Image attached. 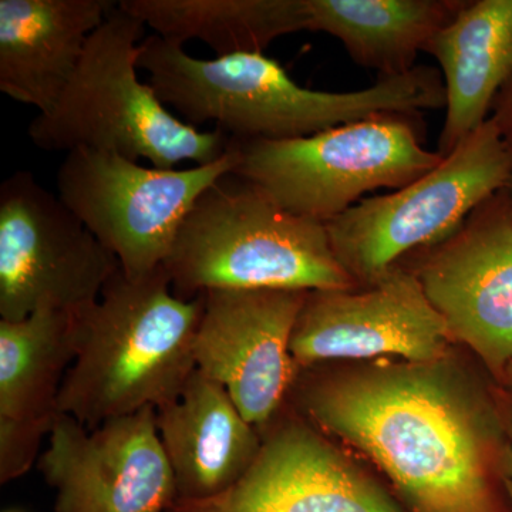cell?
I'll return each mask as SVG.
<instances>
[{"instance_id":"cell-1","label":"cell","mask_w":512,"mask_h":512,"mask_svg":"<svg viewBox=\"0 0 512 512\" xmlns=\"http://www.w3.org/2000/svg\"><path fill=\"white\" fill-rule=\"evenodd\" d=\"M299 413L362 451L416 512H495L483 407L446 362L296 376Z\"/></svg>"},{"instance_id":"cell-2","label":"cell","mask_w":512,"mask_h":512,"mask_svg":"<svg viewBox=\"0 0 512 512\" xmlns=\"http://www.w3.org/2000/svg\"><path fill=\"white\" fill-rule=\"evenodd\" d=\"M137 67L184 123H214L235 141L311 137L380 114H416L429 100L414 72L379 77L357 92H319L296 83L264 53L197 59L157 35L141 42Z\"/></svg>"},{"instance_id":"cell-3","label":"cell","mask_w":512,"mask_h":512,"mask_svg":"<svg viewBox=\"0 0 512 512\" xmlns=\"http://www.w3.org/2000/svg\"><path fill=\"white\" fill-rule=\"evenodd\" d=\"M204 305V293L178 298L164 266L136 279L119 269L99 301L77 312L79 349L60 389L59 413L93 430L177 400L197 369Z\"/></svg>"},{"instance_id":"cell-4","label":"cell","mask_w":512,"mask_h":512,"mask_svg":"<svg viewBox=\"0 0 512 512\" xmlns=\"http://www.w3.org/2000/svg\"><path fill=\"white\" fill-rule=\"evenodd\" d=\"M178 298L214 289L343 291L357 288L326 225L298 217L232 173L184 218L164 264Z\"/></svg>"},{"instance_id":"cell-5","label":"cell","mask_w":512,"mask_h":512,"mask_svg":"<svg viewBox=\"0 0 512 512\" xmlns=\"http://www.w3.org/2000/svg\"><path fill=\"white\" fill-rule=\"evenodd\" d=\"M146 25L116 3L89 37L82 60L56 106L37 114L28 134L46 151L94 150L147 160L173 170L184 161L207 165L231 138L184 123L137 76Z\"/></svg>"},{"instance_id":"cell-6","label":"cell","mask_w":512,"mask_h":512,"mask_svg":"<svg viewBox=\"0 0 512 512\" xmlns=\"http://www.w3.org/2000/svg\"><path fill=\"white\" fill-rule=\"evenodd\" d=\"M416 117L380 114L292 140H231L232 174L282 210L328 224L367 192L399 190L441 163L421 143Z\"/></svg>"},{"instance_id":"cell-7","label":"cell","mask_w":512,"mask_h":512,"mask_svg":"<svg viewBox=\"0 0 512 512\" xmlns=\"http://www.w3.org/2000/svg\"><path fill=\"white\" fill-rule=\"evenodd\" d=\"M511 177V151L488 119L423 177L365 198L325 224L330 245L345 271L366 288L404 256L453 235Z\"/></svg>"},{"instance_id":"cell-8","label":"cell","mask_w":512,"mask_h":512,"mask_svg":"<svg viewBox=\"0 0 512 512\" xmlns=\"http://www.w3.org/2000/svg\"><path fill=\"white\" fill-rule=\"evenodd\" d=\"M235 165L231 141L220 160L183 170L80 148L60 164L57 195L116 256L124 275L143 278L164 266L195 201Z\"/></svg>"},{"instance_id":"cell-9","label":"cell","mask_w":512,"mask_h":512,"mask_svg":"<svg viewBox=\"0 0 512 512\" xmlns=\"http://www.w3.org/2000/svg\"><path fill=\"white\" fill-rule=\"evenodd\" d=\"M120 265L76 215L29 171L0 185V319L99 301Z\"/></svg>"},{"instance_id":"cell-10","label":"cell","mask_w":512,"mask_h":512,"mask_svg":"<svg viewBox=\"0 0 512 512\" xmlns=\"http://www.w3.org/2000/svg\"><path fill=\"white\" fill-rule=\"evenodd\" d=\"M37 468L56 491L55 512H168L177 503L153 407L93 430L59 413Z\"/></svg>"},{"instance_id":"cell-11","label":"cell","mask_w":512,"mask_h":512,"mask_svg":"<svg viewBox=\"0 0 512 512\" xmlns=\"http://www.w3.org/2000/svg\"><path fill=\"white\" fill-rule=\"evenodd\" d=\"M409 269L446 322L451 340L490 369L512 362V207L504 188L478 205Z\"/></svg>"},{"instance_id":"cell-12","label":"cell","mask_w":512,"mask_h":512,"mask_svg":"<svg viewBox=\"0 0 512 512\" xmlns=\"http://www.w3.org/2000/svg\"><path fill=\"white\" fill-rule=\"evenodd\" d=\"M450 340L419 279L397 265L363 289L308 292L293 328L291 353L299 370L377 356L431 363L446 357Z\"/></svg>"},{"instance_id":"cell-13","label":"cell","mask_w":512,"mask_h":512,"mask_svg":"<svg viewBox=\"0 0 512 512\" xmlns=\"http://www.w3.org/2000/svg\"><path fill=\"white\" fill-rule=\"evenodd\" d=\"M204 295L195 336L197 369L221 383L242 416L264 429L299 373L291 338L308 292L214 289Z\"/></svg>"},{"instance_id":"cell-14","label":"cell","mask_w":512,"mask_h":512,"mask_svg":"<svg viewBox=\"0 0 512 512\" xmlns=\"http://www.w3.org/2000/svg\"><path fill=\"white\" fill-rule=\"evenodd\" d=\"M276 417L261 429V450L237 483L168 512H402L322 431L302 417Z\"/></svg>"},{"instance_id":"cell-15","label":"cell","mask_w":512,"mask_h":512,"mask_svg":"<svg viewBox=\"0 0 512 512\" xmlns=\"http://www.w3.org/2000/svg\"><path fill=\"white\" fill-rule=\"evenodd\" d=\"M158 436L173 470L177 501L224 493L247 473L262 446L221 383L195 369L183 393L156 410Z\"/></svg>"},{"instance_id":"cell-16","label":"cell","mask_w":512,"mask_h":512,"mask_svg":"<svg viewBox=\"0 0 512 512\" xmlns=\"http://www.w3.org/2000/svg\"><path fill=\"white\" fill-rule=\"evenodd\" d=\"M116 3L0 0V92L39 114L52 110Z\"/></svg>"},{"instance_id":"cell-17","label":"cell","mask_w":512,"mask_h":512,"mask_svg":"<svg viewBox=\"0 0 512 512\" xmlns=\"http://www.w3.org/2000/svg\"><path fill=\"white\" fill-rule=\"evenodd\" d=\"M426 53L439 63L446 89L437 148L446 157L490 119L512 77V0H467L430 40Z\"/></svg>"},{"instance_id":"cell-18","label":"cell","mask_w":512,"mask_h":512,"mask_svg":"<svg viewBox=\"0 0 512 512\" xmlns=\"http://www.w3.org/2000/svg\"><path fill=\"white\" fill-rule=\"evenodd\" d=\"M467 0H306L311 32L328 33L379 77L412 72L437 32Z\"/></svg>"},{"instance_id":"cell-19","label":"cell","mask_w":512,"mask_h":512,"mask_svg":"<svg viewBox=\"0 0 512 512\" xmlns=\"http://www.w3.org/2000/svg\"><path fill=\"white\" fill-rule=\"evenodd\" d=\"M156 35L200 40L217 57L262 53L278 37L309 29L306 0H121Z\"/></svg>"},{"instance_id":"cell-20","label":"cell","mask_w":512,"mask_h":512,"mask_svg":"<svg viewBox=\"0 0 512 512\" xmlns=\"http://www.w3.org/2000/svg\"><path fill=\"white\" fill-rule=\"evenodd\" d=\"M77 349V313L42 309L25 319H0V417L55 420Z\"/></svg>"},{"instance_id":"cell-21","label":"cell","mask_w":512,"mask_h":512,"mask_svg":"<svg viewBox=\"0 0 512 512\" xmlns=\"http://www.w3.org/2000/svg\"><path fill=\"white\" fill-rule=\"evenodd\" d=\"M57 419V417H56ZM55 420H16L0 417V484L25 476L40 458V446Z\"/></svg>"},{"instance_id":"cell-22","label":"cell","mask_w":512,"mask_h":512,"mask_svg":"<svg viewBox=\"0 0 512 512\" xmlns=\"http://www.w3.org/2000/svg\"><path fill=\"white\" fill-rule=\"evenodd\" d=\"M490 120L512 154V77L498 94Z\"/></svg>"},{"instance_id":"cell-23","label":"cell","mask_w":512,"mask_h":512,"mask_svg":"<svg viewBox=\"0 0 512 512\" xmlns=\"http://www.w3.org/2000/svg\"><path fill=\"white\" fill-rule=\"evenodd\" d=\"M501 477H503L505 488H507L508 495L512 501V447L501 454Z\"/></svg>"},{"instance_id":"cell-24","label":"cell","mask_w":512,"mask_h":512,"mask_svg":"<svg viewBox=\"0 0 512 512\" xmlns=\"http://www.w3.org/2000/svg\"><path fill=\"white\" fill-rule=\"evenodd\" d=\"M505 192H507L508 200H510V204L512 207V177L510 178V181H508V184L505 185L504 188Z\"/></svg>"},{"instance_id":"cell-25","label":"cell","mask_w":512,"mask_h":512,"mask_svg":"<svg viewBox=\"0 0 512 512\" xmlns=\"http://www.w3.org/2000/svg\"><path fill=\"white\" fill-rule=\"evenodd\" d=\"M511 427H512V407H511Z\"/></svg>"}]
</instances>
